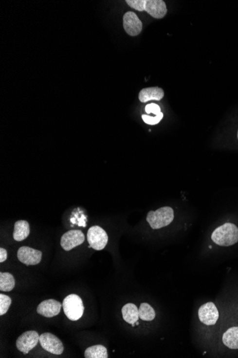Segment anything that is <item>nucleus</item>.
Segmentation results:
<instances>
[{
  "mask_svg": "<svg viewBox=\"0 0 238 358\" xmlns=\"http://www.w3.org/2000/svg\"><path fill=\"white\" fill-rule=\"evenodd\" d=\"M212 240L220 246H231L238 241V228L233 223H225L213 231Z\"/></svg>",
  "mask_w": 238,
  "mask_h": 358,
  "instance_id": "f257e3e1",
  "label": "nucleus"
},
{
  "mask_svg": "<svg viewBox=\"0 0 238 358\" xmlns=\"http://www.w3.org/2000/svg\"><path fill=\"white\" fill-rule=\"evenodd\" d=\"M174 219V212L170 207H164L156 211H150L146 220L153 229L157 230L170 225Z\"/></svg>",
  "mask_w": 238,
  "mask_h": 358,
  "instance_id": "f03ea898",
  "label": "nucleus"
},
{
  "mask_svg": "<svg viewBox=\"0 0 238 358\" xmlns=\"http://www.w3.org/2000/svg\"><path fill=\"white\" fill-rule=\"evenodd\" d=\"M62 307L66 316L70 320H79L84 314V303L77 295L71 294L67 296L63 302Z\"/></svg>",
  "mask_w": 238,
  "mask_h": 358,
  "instance_id": "7ed1b4c3",
  "label": "nucleus"
},
{
  "mask_svg": "<svg viewBox=\"0 0 238 358\" xmlns=\"http://www.w3.org/2000/svg\"><path fill=\"white\" fill-rule=\"evenodd\" d=\"M87 240L91 248L101 251L107 246L109 237L107 233L99 226H93L87 232Z\"/></svg>",
  "mask_w": 238,
  "mask_h": 358,
  "instance_id": "20e7f679",
  "label": "nucleus"
},
{
  "mask_svg": "<svg viewBox=\"0 0 238 358\" xmlns=\"http://www.w3.org/2000/svg\"><path fill=\"white\" fill-rule=\"evenodd\" d=\"M39 342V336L37 332L30 330L22 333L17 339V348L24 354H27L33 350Z\"/></svg>",
  "mask_w": 238,
  "mask_h": 358,
  "instance_id": "39448f33",
  "label": "nucleus"
},
{
  "mask_svg": "<svg viewBox=\"0 0 238 358\" xmlns=\"http://www.w3.org/2000/svg\"><path fill=\"white\" fill-rule=\"evenodd\" d=\"M41 346L46 351L54 355H61L64 351V345L56 336L50 333H45L39 336Z\"/></svg>",
  "mask_w": 238,
  "mask_h": 358,
  "instance_id": "423d86ee",
  "label": "nucleus"
},
{
  "mask_svg": "<svg viewBox=\"0 0 238 358\" xmlns=\"http://www.w3.org/2000/svg\"><path fill=\"white\" fill-rule=\"evenodd\" d=\"M199 317L201 322L205 325H213L219 318V312L213 302H207L199 308Z\"/></svg>",
  "mask_w": 238,
  "mask_h": 358,
  "instance_id": "0eeeda50",
  "label": "nucleus"
},
{
  "mask_svg": "<svg viewBox=\"0 0 238 358\" xmlns=\"http://www.w3.org/2000/svg\"><path fill=\"white\" fill-rule=\"evenodd\" d=\"M85 240L84 233L80 231H70L64 233L61 239V246L64 251H70L79 246Z\"/></svg>",
  "mask_w": 238,
  "mask_h": 358,
  "instance_id": "6e6552de",
  "label": "nucleus"
},
{
  "mask_svg": "<svg viewBox=\"0 0 238 358\" xmlns=\"http://www.w3.org/2000/svg\"><path fill=\"white\" fill-rule=\"evenodd\" d=\"M42 253L31 248L30 247H21L18 252V257L21 263L26 265H38L41 260Z\"/></svg>",
  "mask_w": 238,
  "mask_h": 358,
  "instance_id": "1a4fd4ad",
  "label": "nucleus"
},
{
  "mask_svg": "<svg viewBox=\"0 0 238 358\" xmlns=\"http://www.w3.org/2000/svg\"><path fill=\"white\" fill-rule=\"evenodd\" d=\"M123 21L124 28L130 36H137L142 31V22L134 12H127L124 15Z\"/></svg>",
  "mask_w": 238,
  "mask_h": 358,
  "instance_id": "9d476101",
  "label": "nucleus"
},
{
  "mask_svg": "<svg viewBox=\"0 0 238 358\" xmlns=\"http://www.w3.org/2000/svg\"><path fill=\"white\" fill-rule=\"evenodd\" d=\"M61 304L58 301L50 299L43 301L38 305V314L46 317H53L58 316L61 312Z\"/></svg>",
  "mask_w": 238,
  "mask_h": 358,
  "instance_id": "9b49d317",
  "label": "nucleus"
},
{
  "mask_svg": "<svg viewBox=\"0 0 238 358\" xmlns=\"http://www.w3.org/2000/svg\"><path fill=\"white\" fill-rule=\"evenodd\" d=\"M145 11L156 19H162L167 14L166 4L162 0H146Z\"/></svg>",
  "mask_w": 238,
  "mask_h": 358,
  "instance_id": "f8f14e48",
  "label": "nucleus"
},
{
  "mask_svg": "<svg viewBox=\"0 0 238 358\" xmlns=\"http://www.w3.org/2000/svg\"><path fill=\"white\" fill-rule=\"evenodd\" d=\"M164 97V91L158 87L144 88L141 89L139 95L140 101L144 103H147L150 100L159 101L162 100Z\"/></svg>",
  "mask_w": 238,
  "mask_h": 358,
  "instance_id": "ddd939ff",
  "label": "nucleus"
},
{
  "mask_svg": "<svg viewBox=\"0 0 238 358\" xmlns=\"http://www.w3.org/2000/svg\"><path fill=\"white\" fill-rule=\"evenodd\" d=\"M30 233V225L26 220H19L15 224L13 237L18 242L23 241L27 238Z\"/></svg>",
  "mask_w": 238,
  "mask_h": 358,
  "instance_id": "4468645a",
  "label": "nucleus"
},
{
  "mask_svg": "<svg viewBox=\"0 0 238 358\" xmlns=\"http://www.w3.org/2000/svg\"><path fill=\"white\" fill-rule=\"evenodd\" d=\"M123 318L129 324H135L139 320V309L133 303H128L122 308Z\"/></svg>",
  "mask_w": 238,
  "mask_h": 358,
  "instance_id": "2eb2a0df",
  "label": "nucleus"
},
{
  "mask_svg": "<svg viewBox=\"0 0 238 358\" xmlns=\"http://www.w3.org/2000/svg\"><path fill=\"white\" fill-rule=\"evenodd\" d=\"M222 342L230 349H238V327L230 328L224 333Z\"/></svg>",
  "mask_w": 238,
  "mask_h": 358,
  "instance_id": "dca6fc26",
  "label": "nucleus"
},
{
  "mask_svg": "<svg viewBox=\"0 0 238 358\" xmlns=\"http://www.w3.org/2000/svg\"><path fill=\"white\" fill-rule=\"evenodd\" d=\"M84 357L86 358H107V349L101 345H93L85 350Z\"/></svg>",
  "mask_w": 238,
  "mask_h": 358,
  "instance_id": "f3484780",
  "label": "nucleus"
},
{
  "mask_svg": "<svg viewBox=\"0 0 238 358\" xmlns=\"http://www.w3.org/2000/svg\"><path fill=\"white\" fill-rule=\"evenodd\" d=\"M15 280L10 273H0V291L10 292L15 288Z\"/></svg>",
  "mask_w": 238,
  "mask_h": 358,
  "instance_id": "a211bd4d",
  "label": "nucleus"
},
{
  "mask_svg": "<svg viewBox=\"0 0 238 358\" xmlns=\"http://www.w3.org/2000/svg\"><path fill=\"white\" fill-rule=\"evenodd\" d=\"M139 315L140 318L144 321H152L156 317L154 310L148 303H142L140 305Z\"/></svg>",
  "mask_w": 238,
  "mask_h": 358,
  "instance_id": "6ab92c4d",
  "label": "nucleus"
},
{
  "mask_svg": "<svg viewBox=\"0 0 238 358\" xmlns=\"http://www.w3.org/2000/svg\"><path fill=\"white\" fill-rule=\"evenodd\" d=\"M12 300L9 296L0 294V316H4L10 308Z\"/></svg>",
  "mask_w": 238,
  "mask_h": 358,
  "instance_id": "aec40b11",
  "label": "nucleus"
},
{
  "mask_svg": "<svg viewBox=\"0 0 238 358\" xmlns=\"http://www.w3.org/2000/svg\"><path fill=\"white\" fill-rule=\"evenodd\" d=\"M126 2L134 10L139 11V12L145 11V4L146 0H127Z\"/></svg>",
  "mask_w": 238,
  "mask_h": 358,
  "instance_id": "412c9836",
  "label": "nucleus"
},
{
  "mask_svg": "<svg viewBox=\"0 0 238 358\" xmlns=\"http://www.w3.org/2000/svg\"><path fill=\"white\" fill-rule=\"evenodd\" d=\"M164 117V114L162 112L159 114L157 116L151 117L148 115H143L142 119L146 124L150 125V126H155V125L159 124L161 120Z\"/></svg>",
  "mask_w": 238,
  "mask_h": 358,
  "instance_id": "4be33fe9",
  "label": "nucleus"
},
{
  "mask_svg": "<svg viewBox=\"0 0 238 358\" xmlns=\"http://www.w3.org/2000/svg\"><path fill=\"white\" fill-rule=\"evenodd\" d=\"M145 109L147 114L153 113L156 116H157L161 112V108L156 104L148 105L146 106Z\"/></svg>",
  "mask_w": 238,
  "mask_h": 358,
  "instance_id": "5701e85b",
  "label": "nucleus"
},
{
  "mask_svg": "<svg viewBox=\"0 0 238 358\" xmlns=\"http://www.w3.org/2000/svg\"><path fill=\"white\" fill-rule=\"evenodd\" d=\"M7 258V252L4 248H0V262L5 261Z\"/></svg>",
  "mask_w": 238,
  "mask_h": 358,
  "instance_id": "b1692460",
  "label": "nucleus"
},
{
  "mask_svg": "<svg viewBox=\"0 0 238 358\" xmlns=\"http://www.w3.org/2000/svg\"><path fill=\"white\" fill-rule=\"evenodd\" d=\"M136 325H139V322H138V321H137V322H136Z\"/></svg>",
  "mask_w": 238,
  "mask_h": 358,
  "instance_id": "393cba45",
  "label": "nucleus"
},
{
  "mask_svg": "<svg viewBox=\"0 0 238 358\" xmlns=\"http://www.w3.org/2000/svg\"></svg>",
  "mask_w": 238,
  "mask_h": 358,
  "instance_id": "a878e982",
  "label": "nucleus"
}]
</instances>
